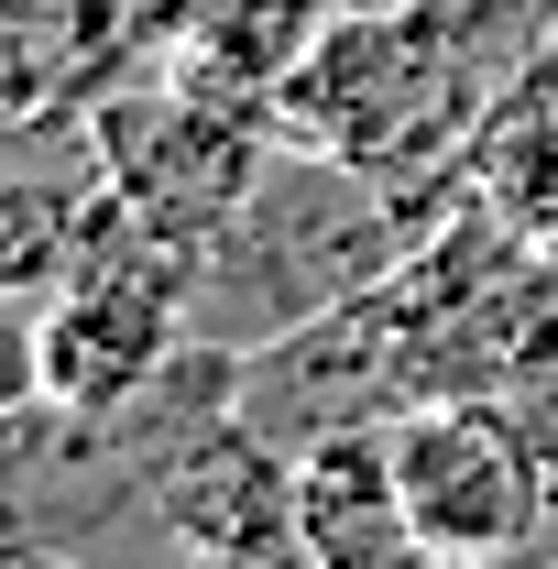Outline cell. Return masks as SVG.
Instances as JSON below:
<instances>
[{"mask_svg":"<svg viewBox=\"0 0 558 569\" xmlns=\"http://www.w3.org/2000/svg\"><path fill=\"white\" fill-rule=\"evenodd\" d=\"M548 22L558 0H350L275 88V132L350 153L395 187L417 176L460 187Z\"/></svg>","mask_w":558,"mask_h":569,"instance_id":"cell-1","label":"cell"},{"mask_svg":"<svg viewBox=\"0 0 558 569\" xmlns=\"http://www.w3.org/2000/svg\"><path fill=\"white\" fill-rule=\"evenodd\" d=\"M427 219H438V198H417V187H395V176H372L350 153H318V142H275L252 198L198 241L187 329L219 340V351H263L285 329L372 296L417 252Z\"/></svg>","mask_w":558,"mask_h":569,"instance_id":"cell-2","label":"cell"},{"mask_svg":"<svg viewBox=\"0 0 558 569\" xmlns=\"http://www.w3.org/2000/svg\"><path fill=\"white\" fill-rule=\"evenodd\" d=\"M88 121H99V164H110V187H121L165 241H187V252L252 198L263 153L285 142L275 110L209 99V88H187L176 67L153 77V88H99Z\"/></svg>","mask_w":558,"mask_h":569,"instance_id":"cell-3","label":"cell"},{"mask_svg":"<svg viewBox=\"0 0 558 569\" xmlns=\"http://www.w3.org/2000/svg\"><path fill=\"white\" fill-rule=\"evenodd\" d=\"M395 482L406 515L438 559L471 548H526L558 526V471L526 427L504 417V395H427L395 417Z\"/></svg>","mask_w":558,"mask_h":569,"instance_id":"cell-4","label":"cell"},{"mask_svg":"<svg viewBox=\"0 0 558 569\" xmlns=\"http://www.w3.org/2000/svg\"><path fill=\"white\" fill-rule=\"evenodd\" d=\"M406 406H417V361H406V318L383 307V284L263 340V351H241V417L285 449H318L340 427L406 417Z\"/></svg>","mask_w":558,"mask_h":569,"instance_id":"cell-5","label":"cell"},{"mask_svg":"<svg viewBox=\"0 0 558 569\" xmlns=\"http://www.w3.org/2000/svg\"><path fill=\"white\" fill-rule=\"evenodd\" d=\"M165 526L187 537V559H252V569H307V526H296V449L230 417L165 471Z\"/></svg>","mask_w":558,"mask_h":569,"instance_id":"cell-6","label":"cell"},{"mask_svg":"<svg viewBox=\"0 0 558 569\" xmlns=\"http://www.w3.org/2000/svg\"><path fill=\"white\" fill-rule=\"evenodd\" d=\"M296 526H307V569H438L395 482V417L296 449Z\"/></svg>","mask_w":558,"mask_h":569,"instance_id":"cell-7","label":"cell"},{"mask_svg":"<svg viewBox=\"0 0 558 569\" xmlns=\"http://www.w3.org/2000/svg\"><path fill=\"white\" fill-rule=\"evenodd\" d=\"M471 187H492L558 252V110H492L482 153H471Z\"/></svg>","mask_w":558,"mask_h":569,"instance_id":"cell-8","label":"cell"},{"mask_svg":"<svg viewBox=\"0 0 558 569\" xmlns=\"http://www.w3.org/2000/svg\"><path fill=\"white\" fill-rule=\"evenodd\" d=\"M492 395H504V417L526 427V438L548 449V471H558V296L537 307V329L515 340V361H504V383H492Z\"/></svg>","mask_w":558,"mask_h":569,"instance_id":"cell-9","label":"cell"},{"mask_svg":"<svg viewBox=\"0 0 558 569\" xmlns=\"http://www.w3.org/2000/svg\"><path fill=\"white\" fill-rule=\"evenodd\" d=\"M56 406V361H44V307H11L0 296V427Z\"/></svg>","mask_w":558,"mask_h":569,"instance_id":"cell-10","label":"cell"},{"mask_svg":"<svg viewBox=\"0 0 558 569\" xmlns=\"http://www.w3.org/2000/svg\"><path fill=\"white\" fill-rule=\"evenodd\" d=\"M438 569H558V526L526 537V548H471V559H438Z\"/></svg>","mask_w":558,"mask_h":569,"instance_id":"cell-11","label":"cell"},{"mask_svg":"<svg viewBox=\"0 0 558 569\" xmlns=\"http://www.w3.org/2000/svg\"><path fill=\"white\" fill-rule=\"evenodd\" d=\"M0 569H88V559H67V548H33V537H0Z\"/></svg>","mask_w":558,"mask_h":569,"instance_id":"cell-12","label":"cell"},{"mask_svg":"<svg viewBox=\"0 0 558 569\" xmlns=\"http://www.w3.org/2000/svg\"><path fill=\"white\" fill-rule=\"evenodd\" d=\"M165 11H187V0H132V22H165Z\"/></svg>","mask_w":558,"mask_h":569,"instance_id":"cell-13","label":"cell"},{"mask_svg":"<svg viewBox=\"0 0 558 569\" xmlns=\"http://www.w3.org/2000/svg\"><path fill=\"white\" fill-rule=\"evenodd\" d=\"M187 569H252V559H187Z\"/></svg>","mask_w":558,"mask_h":569,"instance_id":"cell-14","label":"cell"},{"mask_svg":"<svg viewBox=\"0 0 558 569\" xmlns=\"http://www.w3.org/2000/svg\"><path fill=\"white\" fill-rule=\"evenodd\" d=\"M340 11H350V0H340Z\"/></svg>","mask_w":558,"mask_h":569,"instance_id":"cell-15","label":"cell"}]
</instances>
